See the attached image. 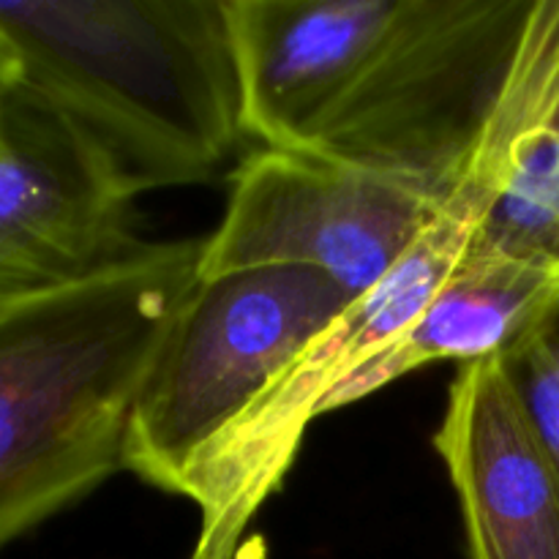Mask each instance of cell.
<instances>
[{"mask_svg":"<svg viewBox=\"0 0 559 559\" xmlns=\"http://www.w3.org/2000/svg\"><path fill=\"white\" fill-rule=\"evenodd\" d=\"M435 448L456 489L469 559H559V467L502 358L459 369Z\"/></svg>","mask_w":559,"mask_h":559,"instance_id":"obj_9","label":"cell"},{"mask_svg":"<svg viewBox=\"0 0 559 559\" xmlns=\"http://www.w3.org/2000/svg\"><path fill=\"white\" fill-rule=\"evenodd\" d=\"M404 0H227L243 134L306 147L396 25Z\"/></svg>","mask_w":559,"mask_h":559,"instance_id":"obj_8","label":"cell"},{"mask_svg":"<svg viewBox=\"0 0 559 559\" xmlns=\"http://www.w3.org/2000/svg\"><path fill=\"white\" fill-rule=\"evenodd\" d=\"M0 33L123 200L205 183L246 136L227 0H0Z\"/></svg>","mask_w":559,"mask_h":559,"instance_id":"obj_2","label":"cell"},{"mask_svg":"<svg viewBox=\"0 0 559 559\" xmlns=\"http://www.w3.org/2000/svg\"><path fill=\"white\" fill-rule=\"evenodd\" d=\"M140 243L131 202L76 131L20 85L0 107V304L93 276Z\"/></svg>","mask_w":559,"mask_h":559,"instance_id":"obj_7","label":"cell"},{"mask_svg":"<svg viewBox=\"0 0 559 559\" xmlns=\"http://www.w3.org/2000/svg\"><path fill=\"white\" fill-rule=\"evenodd\" d=\"M445 197L320 147H262L233 175L200 282L249 267H314L353 298L399 265Z\"/></svg>","mask_w":559,"mask_h":559,"instance_id":"obj_6","label":"cell"},{"mask_svg":"<svg viewBox=\"0 0 559 559\" xmlns=\"http://www.w3.org/2000/svg\"><path fill=\"white\" fill-rule=\"evenodd\" d=\"M502 364L535 435L559 467V298L502 355Z\"/></svg>","mask_w":559,"mask_h":559,"instance_id":"obj_12","label":"cell"},{"mask_svg":"<svg viewBox=\"0 0 559 559\" xmlns=\"http://www.w3.org/2000/svg\"><path fill=\"white\" fill-rule=\"evenodd\" d=\"M202 251L205 238L142 240L93 276L0 304V551L123 469Z\"/></svg>","mask_w":559,"mask_h":559,"instance_id":"obj_1","label":"cell"},{"mask_svg":"<svg viewBox=\"0 0 559 559\" xmlns=\"http://www.w3.org/2000/svg\"><path fill=\"white\" fill-rule=\"evenodd\" d=\"M353 300L314 267H249L197 284L136 396L123 469L178 495L194 453Z\"/></svg>","mask_w":559,"mask_h":559,"instance_id":"obj_4","label":"cell"},{"mask_svg":"<svg viewBox=\"0 0 559 559\" xmlns=\"http://www.w3.org/2000/svg\"><path fill=\"white\" fill-rule=\"evenodd\" d=\"M530 0H404L364 74L306 147L448 197L478 142Z\"/></svg>","mask_w":559,"mask_h":559,"instance_id":"obj_5","label":"cell"},{"mask_svg":"<svg viewBox=\"0 0 559 559\" xmlns=\"http://www.w3.org/2000/svg\"><path fill=\"white\" fill-rule=\"evenodd\" d=\"M22 85V63L16 58L14 47L9 44V38L0 33V107L20 91Z\"/></svg>","mask_w":559,"mask_h":559,"instance_id":"obj_13","label":"cell"},{"mask_svg":"<svg viewBox=\"0 0 559 559\" xmlns=\"http://www.w3.org/2000/svg\"><path fill=\"white\" fill-rule=\"evenodd\" d=\"M557 298L559 267L469 243L418 320L355 371L328 399L322 415L349 407L437 360H459L467 366L502 358Z\"/></svg>","mask_w":559,"mask_h":559,"instance_id":"obj_11","label":"cell"},{"mask_svg":"<svg viewBox=\"0 0 559 559\" xmlns=\"http://www.w3.org/2000/svg\"><path fill=\"white\" fill-rule=\"evenodd\" d=\"M464 167L491 186L473 243L559 267V0H530Z\"/></svg>","mask_w":559,"mask_h":559,"instance_id":"obj_10","label":"cell"},{"mask_svg":"<svg viewBox=\"0 0 559 559\" xmlns=\"http://www.w3.org/2000/svg\"><path fill=\"white\" fill-rule=\"evenodd\" d=\"M489 207V180L464 167L399 265L355 298L246 413L194 453L178 489V497L200 508V535L189 559H238L246 530L284 486L328 399L418 320L469 249Z\"/></svg>","mask_w":559,"mask_h":559,"instance_id":"obj_3","label":"cell"}]
</instances>
